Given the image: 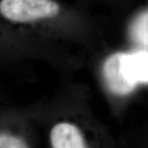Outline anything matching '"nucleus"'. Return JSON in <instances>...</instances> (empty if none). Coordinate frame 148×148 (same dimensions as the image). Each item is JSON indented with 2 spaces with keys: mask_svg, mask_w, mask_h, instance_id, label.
I'll use <instances>...</instances> for the list:
<instances>
[{
  "mask_svg": "<svg viewBox=\"0 0 148 148\" xmlns=\"http://www.w3.org/2000/svg\"><path fill=\"white\" fill-rule=\"evenodd\" d=\"M60 7L53 0H0V19L21 27L57 16Z\"/></svg>",
  "mask_w": 148,
  "mask_h": 148,
  "instance_id": "1",
  "label": "nucleus"
},
{
  "mask_svg": "<svg viewBox=\"0 0 148 148\" xmlns=\"http://www.w3.org/2000/svg\"><path fill=\"white\" fill-rule=\"evenodd\" d=\"M124 53H116L107 58L103 67L106 86L112 93L116 95H127L136 88L126 78L122 68Z\"/></svg>",
  "mask_w": 148,
  "mask_h": 148,
  "instance_id": "2",
  "label": "nucleus"
},
{
  "mask_svg": "<svg viewBox=\"0 0 148 148\" xmlns=\"http://www.w3.org/2000/svg\"><path fill=\"white\" fill-rule=\"evenodd\" d=\"M122 68L126 78L132 86H137L138 83L148 82V51L124 53Z\"/></svg>",
  "mask_w": 148,
  "mask_h": 148,
  "instance_id": "3",
  "label": "nucleus"
},
{
  "mask_svg": "<svg viewBox=\"0 0 148 148\" xmlns=\"http://www.w3.org/2000/svg\"><path fill=\"white\" fill-rule=\"evenodd\" d=\"M50 142L54 148L86 147L84 137L79 128L69 123H59L53 127Z\"/></svg>",
  "mask_w": 148,
  "mask_h": 148,
  "instance_id": "4",
  "label": "nucleus"
},
{
  "mask_svg": "<svg viewBox=\"0 0 148 148\" xmlns=\"http://www.w3.org/2000/svg\"><path fill=\"white\" fill-rule=\"evenodd\" d=\"M129 33L136 45L148 49V10L142 12L133 20Z\"/></svg>",
  "mask_w": 148,
  "mask_h": 148,
  "instance_id": "5",
  "label": "nucleus"
}]
</instances>
